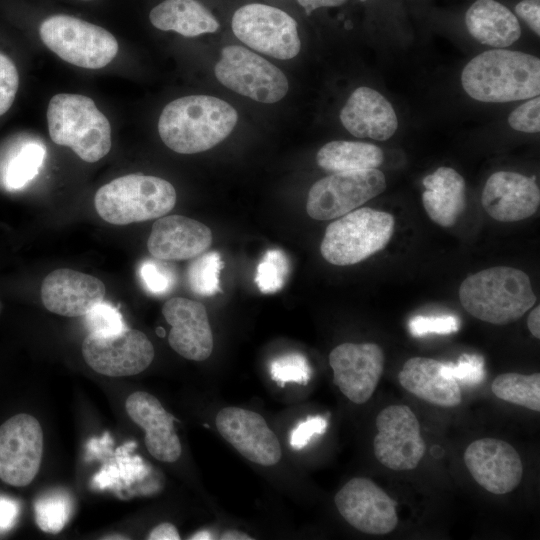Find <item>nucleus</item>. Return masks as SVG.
Masks as SVG:
<instances>
[{"label":"nucleus","instance_id":"obj_1","mask_svg":"<svg viewBox=\"0 0 540 540\" xmlns=\"http://www.w3.org/2000/svg\"><path fill=\"white\" fill-rule=\"evenodd\" d=\"M238 113L226 101L209 95H189L169 102L158 120L163 143L180 154L209 150L234 129Z\"/></svg>","mask_w":540,"mask_h":540},{"label":"nucleus","instance_id":"obj_2","mask_svg":"<svg viewBox=\"0 0 540 540\" xmlns=\"http://www.w3.org/2000/svg\"><path fill=\"white\" fill-rule=\"evenodd\" d=\"M461 83L471 98L481 102L530 99L540 93V60L519 51L488 50L466 64Z\"/></svg>","mask_w":540,"mask_h":540},{"label":"nucleus","instance_id":"obj_3","mask_svg":"<svg viewBox=\"0 0 540 540\" xmlns=\"http://www.w3.org/2000/svg\"><path fill=\"white\" fill-rule=\"evenodd\" d=\"M459 299L470 315L495 325L517 321L536 303L528 275L507 266L484 269L464 279Z\"/></svg>","mask_w":540,"mask_h":540},{"label":"nucleus","instance_id":"obj_4","mask_svg":"<svg viewBox=\"0 0 540 540\" xmlns=\"http://www.w3.org/2000/svg\"><path fill=\"white\" fill-rule=\"evenodd\" d=\"M51 140L71 148L82 160L94 163L106 156L112 145L111 126L95 102L84 95L59 93L47 109Z\"/></svg>","mask_w":540,"mask_h":540},{"label":"nucleus","instance_id":"obj_5","mask_svg":"<svg viewBox=\"0 0 540 540\" xmlns=\"http://www.w3.org/2000/svg\"><path fill=\"white\" fill-rule=\"evenodd\" d=\"M175 203L176 191L170 182L143 174L118 177L100 187L94 197L99 216L114 225L160 218Z\"/></svg>","mask_w":540,"mask_h":540},{"label":"nucleus","instance_id":"obj_6","mask_svg":"<svg viewBox=\"0 0 540 540\" xmlns=\"http://www.w3.org/2000/svg\"><path fill=\"white\" fill-rule=\"evenodd\" d=\"M394 224V217L387 212L369 207L356 209L327 226L320 252L334 265L359 263L386 247Z\"/></svg>","mask_w":540,"mask_h":540},{"label":"nucleus","instance_id":"obj_7","mask_svg":"<svg viewBox=\"0 0 540 540\" xmlns=\"http://www.w3.org/2000/svg\"><path fill=\"white\" fill-rule=\"evenodd\" d=\"M39 35L44 45L62 60L87 69L105 67L119 48L109 31L70 15L46 18L40 24Z\"/></svg>","mask_w":540,"mask_h":540},{"label":"nucleus","instance_id":"obj_8","mask_svg":"<svg viewBox=\"0 0 540 540\" xmlns=\"http://www.w3.org/2000/svg\"><path fill=\"white\" fill-rule=\"evenodd\" d=\"M214 67L217 80L228 89L261 103H275L288 91L285 74L260 55L239 45L226 46Z\"/></svg>","mask_w":540,"mask_h":540},{"label":"nucleus","instance_id":"obj_9","mask_svg":"<svg viewBox=\"0 0 540 540\" xmlns=\"http://www.w3.org/2000/svg\"><path fill=\"white\" fill-rule=\"evenodd\" d=\"M231 26L241 42L274 58L291 59L300 51L297 23L279 8L261 3L244 5L235 11Z\"/></svg>","mask_w":540,"mask_h":540},{"label":"nucleus","instance_id":"obj_10","mask_svg":"<svg viewBox=\"0 0 540 540\" xmlns=\"http://www.w3.org/2000/svg\"><path fill=\"white\" fill-rule=\"evenodd\" d=\"M385 188V176L377 168L333 173L312 185L306 210L315 220H331L353 211Z\"/></svg>","mask_w":540,"mask_h":540},{"label":"nucleus","instance_id":"obj_11","mask_svg":"<svg viewBox=\"0 0 540 540\" xmlns=\"http://www.w3.org/2000/svg\"><path fill=\"white\" fill-rule=\"evenodd\" d=\"M378 433L373 440L376 459L394 471L415 469L424 456L426 445L420 423L406 405L383 408L375 420Z\"/></svg>","mask_w":540,"mask_h":540},{"label":"nucleus","instance_id":"obj_12","mask_svg":"<svg viewBox=\"0 0 540 540\" xmlns=\"http://www.w3.org/2000/svg\"><path fill=\"white\" fill-rule=\"evenodd\" d=\"M43 454V432L38 420L17 414L0 426V479L24 487L37 475Z\"/></svg>","mask_w":540,"mask_h":540},{"label":"nucleus","instance_id":"obj_13","mask_svg":"<svg viewBox=\"0 0 540 540\" xmlns=\"http://www.w3.org/2000/svg\"><path fill=\"white\" fill-rule=\"evenodd\" d=\"M85 362L97 373L123 377L144 371L154 358V347L147 336L136 329L110 336L89 334L83 341Z\"/></svg>","mask_w":540,"mask_h":540},{"label":"nucleus","instance_id":"obj_14","mask_svg":"<svg viewBox=\"0 0 540 540\" xmlns=\"http://www.w3.org/2000/svg\"><path fill=\"white\" fill-rule=\"evenodd\" d=\"M341 516L355 529L371 535H385L398 524L396 503L371 479L355 477L335 495Z\"/></svg>","mask_w":540,"mask_h":540},{"label":"nucleus","instance_id":"obj_15","mask_svg":"<svg viewBox=\"0 0 540 540\" xmlns=\"http://www.w3.org/2000/svg\"><path fill=\"white\" fill-rule=\"evenodd\" d=\"M384 363V352L376 343H342L329 354L334 383L355 404H363L372 397Z\"/></svg>","mask_w":540,"mask_h":540},{"label":"nucleus","instance_id":"obj_16","mask_svg":"<svg viewBox=\"0 0 540 540\" xmlns=\"http://www.w3.org/2000/svg\"><path fill=\"white\" fill-rule=\"evenodd\" d=\"M220 435L249 461L272 466L282 456L275 433L258 413L239 407L222 408L215 418Z\"/></svg>","mask_w":540,"mask_h":540},{"label":"nucleus","instance_id":"obj_17","mask_svg":"<svg viewBox=\"0 0 540 540\" xmlns=\"http://www.w3.org/2000/svg\"><path fill=\"white\" fill-rule=\"evenodd\" d=\"M464 462L474 480L496 495L513 491L522 479L520 455L504 440L482 438L471 442L464 452Z\"/></svg>","mask_w":540,"mask_h":540},{"label":"nucleus","instance_id":"obj_18","mask_svg":"<svg viewBox=\"0 0 540 540\" xmlns=\"http://www.w3.org/2000/svg\"><path fill=\"white\" fill-rule=\"evenodd\" d=\"M481 203L487 214L497 221H520L537 211L540 190L534 176L498 171L487 179Z\"/></svg>","mask_w":540,"mask_h":540},{"label":"nucleus","instance_id":"obj_19","mask_svg":"<svg viewBox=\"0 0 540 540\" xmlns=\"http://www.w3.org/2000/svg\"><path fill=\"white\" fill-rule=\"evenodd\" d=\"M162 314L171 326L168 341L174 351L189 360L209 358L213 350V335L202 303L174 297L163 305Z\"/></svg>","mask_w":540,"mask_h":540},{"label":"nucleus","instance_id":"obj_20","mask_svg":"<svg viewBox=\"0 0 540 540\" xmlns=\"http://www.w3.org/2000/svg\"><path fill=\"white\" fill-rule=\"evenodd\" d=\"M104 283L89 274L72 269H56L43 280L41 298L52 313L66 317L84 316L103 301Z\"/></svg>","mask_w":540,"mask_h":540},{"label":"nucleus","instance_id":"obj_21","mask_svg":"<svg viewBox=\"0 0 540 540\" xmlns=\"http://www.w3.org/2000/svg\"><path fill=\"white\" fill-rule=\"evenodd\" d=\"M125 408L130 418L145 431V445L157 460L167 463L179 459L182 447L174 428V417L153 395L137 391L128 396Z\"/></svg>","mask_w":540,"mask_h":540},{"label":"nucleus","instance_id":"obj_22","mask_svg":"<svg viewBox=\"0 0 540 540\" xmlns=\"http://www.w3.org/2000/svg\"><path fill=\"white\" fill-rule=\"evenodd\" d=\"M212 243L209 227L182 215L154 222L147 241L150 254L160 260H185L201 255Z\"/></svg>","mask_w":540,"mask_h":540},{"label":"nucleus","instance_id":"obj_23","mask_svg":"<svg viewBox=\"0 0 540 540\" xmlns=\"http://www.w3.org/2000/svg\"><path fill=\"white\" fill-rule=\"evenodd\" d=\"M345 129L358 138L384 141L394 135L398 119L390 102L378 91L359 87L340 111Z\"/></svg>","mask_w":540,"mask_h":540},{"label":"nucleus","instance_id":"obj_24","mask_svg":"<svg viewBox=\"0 0 540 540\" xmlns=\"http://www.w3.org/2000/svg\"><path fill=\"white\" fill-rule=\"evenodd\" d=\"M442 362L426 357L409 358L398 374L400 385L409 393L441 407H455L462 395L458 382L443 374Z\"/></svg>","mask_w":540,"mask_h":540},{"label":"nucleus","instance_id":"obj_25","mask_svg":"<svg viewBox=\"0 0 540 540\" xmlns=\"http://www.w3.org/2000/svg\"><path fill=\"white\" fill-rule=\"evenodd\" d=\"M422 202L432 221L453 226L465 208V181L453 168L439 167L423 179Z\"/></svg>","mask_w":540,"mask_h":540},{"label":"nucleus","instance_id":"obj_26","mask_svg":"<svg viewBox=\"0 0 540 540\" xmlns=\"http://www.w3.org/2000/svg\"><path fill=\"white\" fill-rule=\"evenodd\" d=\"M465 23L474 39L495 48L508 47L521 35L516 16L495 0H476L466 12Z\"/></svg>","mask_w":540,"mask_h":540},{"label":"nucleus","instance_id":"obj_27","mask_svg":"<svg viewBox=\"0 0 540 540\" xmlns=\"http://www.w3.org/2000/svg\"><path fill=\"white\" fill-rule=\"evenodd\" d=\"M151 24L162 31H175L184 37L216 32V17L197 0H164L149 13Z\"/></svg>","mask_w":540,"mask_h":540},{"label":"nucleus","instance_id":"obj_28","mask_svg":"<svg viewBox=\"0 0 540 540\" xmlns=\"http://www.w3.org/2000/svg\"><path fill=\"white\" fill-rule=\"evenodd\" d=\"M383 159L381 148L374 144L344 140L326 143L316 155L317 164L333 173L374 169Z\"/></svg>","mask_w":540,"mask_h":540},{"label":"nucleus","instance_id":"obj_29","mask_svg":"<svg viewBox=\"0 0 540 540\" xmlns=\"http://www.w3.org/2000/svg\"><path fill=\"white\" fill-rule=\"evenodd\" d=\"M493 394L501 400L540 411V374L508 372L498 375L491 384Z\"/></svg>","mask_w":540,"mask_h":540},{"label":"nucleus","instance_id":"obj_30","mask_svg":"<svg viewBox=\"0 0 540 540\" xmlns=\"http://www.w3.org/2000/svg\"><path fill=\"white\" fill-rule=\"evenodd\" d=\"M45 155V146L39 141L30 140L22 144L5 167V186L10 190L24 187L39 173Z\"/></svg>","mask_w":540,"mask_h":540},{"label":"nucleus","instance_id":"obj_31","mask_svg":"<svg viewBox=\"0 0 540 540\" xmlns=\"http://www.w3.org/2000/svg\"><path fill=\"white\" fill-rule=\"evenodd\" d=\"M72 507L71 497L66 491L47 492L35 501L36 523L42 531L56 534L68 523Z\"/></svg>","mask_w":540,"mask_h":540},{"label":"nucleus","instance_id":"obj_32","mask_svg":"<svg viewBox=\"0 0 540 540\" xmlns=\"http://www.w3.org/2000/svg\"><path fill=\"white\" fill-rule=\"evenodd\" d=\"M223 261L218 252L199 256L188 268L187 279L191 290L201 296H211L220 291V271Z\"/></svg>","mask_w":540,"mask_h":540},{"label":"nucleus","instance_id":"obj_33","mask_svg":"<svg viewBox=\"0 0 540 540\" xmlns=\"http://www.w3.org/2000/svg\"><path fill=\"white\" fill-rule=\"evenodd\" d=\"M289 262L279 249L268 250L257 266L255 283L262 293H275L285 284Z\"/></svg>","mask_w":540,"mask_h":540},{"label":"nucleus","instance_id":"obj_34","mask_svg":"<svg viewBox=\"0 0 540 540\" xmlns=\"http://www.w3.org/2000/svg\"><path fill=\"white\" fill-rule=\"evenodd\" d=\"M270 375L280 386L288 382L306 385L311 378V368L304 355L289 353L270 363Z\"/></svg>","mask_w":540,"mask_h":540},{"label":"nucleus","instance_id":"obj_35","mask_svg":"<svg viewBox=\"0 0 540 540\" xmlns=\"http://www.w3.org/2000/svg\"><path fill=\"white\" fill-rule=\"evenodd\" d=\"M84 317L91 334L110 336L128 328L119 310L104 301L93 306Z\"/></svg>","mask_w":540,"mask_h":540},{"label":"nucleus","instance_id":"obj_36","mask_svg":"<svg viewBox=\"0 0 540 540\" xmlns=\"http://www.w3.org/2000/svg\"><path fill=\"white\" fill-rule=\"evenodd\" d=\"M441 370L466 385H476L485 377L484 359L478 354H462L456 363L442 362Z\"/></svg>","mask_w":540,"mask_h":540},{"label":"nucleus","instance_id":"obj_37","mask_svg":"<svg viewBox=\"0 0 540 540\" xmlns=\"http://www.w3.org/2000/svg\"><path fill=\"white\" fill-rule=\"evenodd\" d=\"M459 327L460 320L453 315H418L408 322L409 331L414 337H422L428 334H451L458 331Z\"/></svg>","mask_w":540,"mask_h":540},{"label":"nucleus","instance_id":"obj_38","mask_svg":"<svg viewBox=\"0 0 540 540\" xmlns=\"http://www.w3.org/2000/svg\"><path fill=\"white\" fill-rule=\"evenodd\" d=\"M19 87V75L13 61L0 53V116L12 106Z\"/></svg>","mask_w":540,"mask_h":540},{"label":"nucleus","instance_id":"obj_39","mask_svg":"<svg viewBox=\"0 0 540 540\" xmlns=\"http://www.w3.org/2000/svg\"><path fill=\"white\" fill-rule=\"evenodd\" d=\"M511 128L520 132L538 133L540 131V98H531L516 109L509 117Z\"/></svg>","mask_w":540,"mask_h":540},{"label":"nucleus","instance_id":"obj_40","mask_svg":"<svg viewBox=\"0 0 540 540\" xmlns=\"http://www.w3.org/2000/svg\"><path fill=\"white\" fill-rule=\"evenodd\" d=\"M139 275L147 291L155 295L168 292L174 284L172 273L152 260L140 265Z\"/></svg>","mask_w":540,"mask_h":540},{"label":"nucleus","instance_id":"obj_41","mask_svg":"<svg viewBox=\"0 0 540 540\" xmlns=\"http://www.w3.org/2000/svg\"><path fill=\"white\" fill-rule=\"evenodd\" d=\"M327 425V420L322 416L308 417L292 430L290 445L294 449L304 448L313 435L323 434L327 429Z\"/></svg>","mask_w":540,"mask_h":540},{"label":"nucleus","instance_id":"obj_42","mask_svg":"<svg viewBox=\"0 0 540 540\" xmlns=\"http://www.w3.org/2000/svg\"><path fill=\"white\" fill-rule=\"evenodd\" d=\"M515 12L536 35H540V0H522L515 6Z\"/></svg>","mask_w":540,"mask_h":540},{"label":"nucleus","instance_id":"obj_43","mask_svg":"<svg viewBox=\"0 0 540 540\" xmlns=\"http://www.w3.org/2000/svg\"><path fill=\"white\" fill-rule=\"evenodd\" d=\"M19 515V504L13 499L0 496V531L13 527Z\"/></svg>","mask_w":540,"mask_h":540},{"label":"nucleus","instance_id":"obj_44","mask_svg":"<svg viewBox=\"0 0 540 540\" xmlns=\"http://www.w3.org/2000/svg\"><path fill=\"white\" fill-rule=\"evenodd\" d=\"M147 538L149 540H179L180 535L173 524L164 522L154 527Z\"/></svg>","mask_w":540,"mask_h":540},{"label":"nucleus","instance_id":"obj_45","mask_svg":"<svg viewBox=\"0 0 540 540\" xmlns=\"http://www.w3.org/2000/svg\"><path fill=\"white\" fill-rule=\"evenodd\" d=\"M347 0H297L302 6L306 14L309 15L315 9L321 7H337L344 4Z\"/></svg>","mask_w":540,"mask_h":540},{"label":"nucleus","instance_id":"obj_46","mask_svg":"<svg viewBox=\"0 0 540 540\" xmlns=\"http://www.w3.org/2000/svg\"><path fill=\"white\" fill-rule=\"evenodd\" d=\"M527 326L531 334L539 339L540 338V306L537 305L528 315Z\"/></svg>","mask_w":540,"mask_h":540},{"label":"nucleus","instance_id":"obj_47","mask_svg":"<svg viewBox=\"0 0 540 540\" xmlns=\"http://www.w3.org/2000/svg\"><path fill=\"white\" fill-rule=\"evenodd\" d=\"M219 539L221 540H252L253 538L244 532L231 529V530L224 531L220 535Z\"/></svg>","mask_w":540,"mask_h":540},{"label":"nucleus","instance_id":"obj_48","mask_svg":"<svg viewBox=\"0 0 540 540\" xmlns=\"http://www.w3.org/2000/svg\"><path fill=\"white\" fill-rule=\"evenodd\" d=\"M212 534L206 530L199 531L192 535L189 539L191 540H208L212 539Z\"/></svg>","mask_w":540,"mask_h":540},{"label":"nucleus","instance_id":"obj_49","mask_svg":"<svg viewBox=\"0 0 540 540\" xmlns=\"http://www.w3.org/2000/svg\"><path fill=\"white\" fill-rule=\"evenodd\" d=\"M156 333L159 337H164L165 336V330L162 328V327H158L156 329Z\"/></svg>","mask_w":540,"mask_h":540},{"label":"nucleus","instance_id":"obj_50","mask_svg":"<svg viewBox=\"0 0 540 540\" xmlns=\"http://www.w3.org/2000/svg\"><path fill=\"white\" fill-rule=\"evenodd\" d=\"M114 537L107 536L105 539H126V537H123L122 535H113Z\"/></svg>","mask_w":540,"mask_h":540},{"label":"nucleus","instance_id":"obj_51","mask_svg":"<svg viewBox=\"0 0 540 540\" xmlns=\"http://www.w3.org/2000/svg\"><path fill=\"white\" fill-rule=\"evenodd\" d=\"M360 1H366V0H360Z\"/></svg>","mask_w":540,"mask_h":540},{"label":"nucleus","instance_id":"obj_52","mask_svg":"<svg viewBox=\"0 0 540 540\" xmlns=\"http://www.w3.org/2000/svg\"><path fill=\"white\" fill-rule=\"evenodd\" d=\"M84 1H90V0H84Z\"/></svg>","mask_w":540,"mask_h":540}]
</instances>
